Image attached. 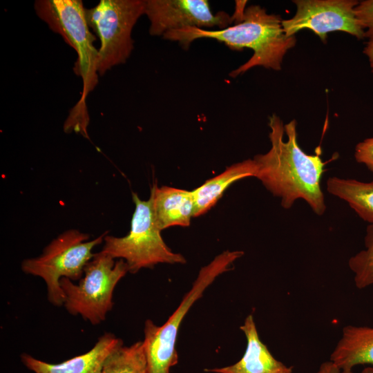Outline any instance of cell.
I'll use <instances>...</instances> for the list:
<instances>
[{
  "label": "cell",
  "instance_id": "obj_1",
  "mask_svg": "<svg viewBox=\"0 0 373 373\" xmlns=\"http://www.w3.org/2000/svg\"><path fill=\"white\" fill-rule=\"evenodd\" d=\"M271 149L254 157L255 178L289 209L298 199L304 200L312 211L322 216L326 210L321 181L326 163L321 156L309 155L297 141L296 121L285 125L276 114L269 118Z\"/></svg>",
  "mask_w": 373,
  "mask_h": 373
},
{
  "label": "cell",
  "instance_id": "obj_2",
  "mask_svg": "<svg viewBox=\"0 0 373 373\" xmlns=\"http://www.w3.org/2000/svg\"><path fill=\"white\" fill-rule=\"evenodd\" d=\"M280 15L268 14L265 8L252 5L245 9L240 20L235 25L219 30H207L186 27L169 31L163 35L167 40L178 42L188 49L195 39L209 38L223 42L229 48H251V57L229 73L236 77L255 66L280 70L287 52L296 44L295 36L285 35Z\"/></svg>",
  "mask_w": 373,
  "mask_h": 373
},
{
  "label": "cell",
  "instance_id": "obj_3",
  "mask_svg": "<svg viewBox=\"0 0 373 373\" xmlns=\"http://www.w3.org/2000/svg\"><path fill=\"white\" fill-rule=\"evenodd\" d=\"M34 8L37 15L77 54L74 71L82 77L83 89L79 101L65 122L64 131H74L87 137L89 118L86 101L97 86L99 75L98 49L93 44L96 37L89 30L86 9L80 0H37Z\"/></svg>",
  "mask_w": 373,
  "mask_h": 373
},
{
  "label": "cell",
  "instance_id": "obj_4",
  "mask_svg": "<svg viewBox=\"0 0 373 373\" xmlns=\"http://www.w3.org/2000/svg\"><path fill=\"white\" fill-rule=\"evenodd\" d=\"M243 254L242 251H226L202 267L191 288L162 326H157L150 319L146 320L142 343L146 373H171V367L178 363L176 341L184 318L206 289L220 274L229 271L233 262Z\"/></svg>",
  "mask_w": 373,
  "mask_h": 373
},
{
  "label": "cell",
  "instance_id": "obj_5",
  "mask_svg": "<svg viewBox=\"0 0 373 373\" xmlns=\"http://www.w3.org/2000/svg\"><path fill=\"white\" fill-rule=\"evenodd\" d=\"M107 231L88 240L89 235L76 229L67 230L52 240L36 258L25 259L22 271L44 280L49 302L55 306L64 304L65 296L60 280H79L88 262L93 258L94 247L100 245Z\"/></svg>",
  "mask_w": 373,
  "mask_h": 373
},
{
  "label": "cell",
  "instance_id": "obj_6",
  "mask_svg": "<svg viewBox=\"0 0 373 373\" xmlns=\"http://www.w3.org/2000/svg\"><path fill=\"white\" fill-rule=\"evenodd\" d=\"M132 195L135 208L129 233L124 237L106 234L101 252L114 259L124 260L132 274L160 263L185 264V258L173 252L162 239L155 220L151 198L142 200L137 193L133 192Z\"/></svg>",
  "mask_w": 373,
  "mask_h": 373
},
{
  "label": "cell",
  "instance_id": "obj_7",
  "mask_svg": "<svg viewBox=\"0 0 373 373\" xmlns=\"http://www.w3.org/2000/svg\"><path fill=\"white\" fill-rule=\"evenodd\" d=\"M128 271L124 260L115 262L101 251L95 254L77 285L67 278L60 280L66 310L72 315H80L93 325L104 321L113 308L115 286Z\"/></svg>",
  "mask_w": 373,
  "mask_h": 373
},
{
  "label": "cell",
  "instance_id": "obj_8",
  "mask_svg": "<svg viewBox=\"0 0 373 373\" xmlns=\"http://www.w3.org/2000/svg\"><path fill=\"white\" fill-rule=\"evenodd\" d=\"M144 11V0H101L95 7L86 9L88 24L100 41L99 75L128 59L133 49L132 30Z\"/></svg>",
  "mask_w": 373,
  "mask_h": 373
},
{
  "label": "cell",
  "instance_id": "obj_9",
  "mask_svg": "<svg viewBox=\"0 0 373 373\" xmlns=\"http://www.w3.org/2000/svg\"><path fill=\"white\" fill-rule=\"evenodd\" d=\"M294 16L283 19L285 35L294 36L302 29L312 30L325 42L329 32L343 31L358 39L365 37L364 30L358 21L354 8L358 1L354 0H295Z\"/></svg>",
  "mask_w": 373,
  "mask_h": 373
},
{
  "label": "cell",
  "instance_id": "obj_10",
  "mask_svg": "<svg viewBox=\"0 0 373 373\" xmlns=\"http://www.w3.org/2000/svg\"><path fill=\"white\" fill-rule=\"evenodd\" d=\"M144 15L149 19L152 36L163 37L169 31L186 27L224 29L233 21L224 12L213 14L207 0H145Z\"/></svg>",
  "mask_w": 373,
  "mask_h": 373
},
{
  "label": "cell",
  "instance_id": "obj_11",
  "mask_svg": "<svg viewBox=\"0 0 373 373\" xmlns=\"http://www.w3.org/2000/svg\"><path fill=\"white\" fill-rule=\"evenodd\" d=\"M122 344L120 338L107 332L101 336L87 352L59 363H49L27 353L21 355V360L35 373H101L107 358Z\"/></svg>",
  "mask_w": 373,
  "mask_h": 373
},
{
  "label": "cell",
  "instance_id": "obj_12",
  "mask_svg": "<svg viewBox=\"0 0 373 373\" xmlns=\"http://www.w3.org/2000/svg\"><path fill=\"white\" fill-rule=\"evenodd\" d=\"M240 329L247 339L242 357L236 363L222 367L206 369L213 373H292L293 367L277 360L261 341L252 314L247 316Z\"/></svg>",
  "mask_w": 373,
  "mask_h": 373
},
{
  "label": "cell",
  "instance_id": "obj_13",
  "mask_svg": "<svg viewBox=\"0 0 373 373\" xmlns=\"http://www.w3.org/2000/svg\"><path fill=\"white\" fill-rule=\"evenodd\" d=\"M152 199L155 220L162 231L173 226L188 227L193 217L194 199L192 191L154 184Z\"/></svg>",
  "mask_w": 373,
  "mask_h": 373
},
{
  "label": "cell",
  "instance_id": "obj_14",
  "mask_svg": "<svg viewBox=\"0 0 373 373\" xmlns=\"http://www.w3.org/2000/svg\"><path fill=\"white\" fill-rule=\"evenodd\" d=\"M329 361L341 373H352L358 365H373V327L345 326Z\"/></svg>",
  "mask_w": 373,
  "mask_h": 373
},
{
  "label": "cell",
  "instance_id": "obj_15",
  "mask_svg": "<svg viewBox=\"0 0 373 373\" xmlns=\"http://www.w3.org/2000/svg\"><path fill=\"white\" fill-rule=\"evenodd\" d=\"M256 166L253 159L233 164L222 173L207 180L192 191L194 199L193 217L204 214L221 198L233 182L247 177H255Z\"/></svg>",
  "mask_w": 373,
  "mask_h": 373
},
{
  "label": "cell",
  "instance_id": "obj_16",
  "mask_svg": "<svg viewBox=\"0 0 373 373\" xmlns=\"http://www.w3.org/2000/svg\"><path fill=\"white\" fill-rule=\"evenodd\" d=\"M327 191L347 202L361 219L373 224V181L331 177L327 181Z\"/></svg>",
  "mask_w": 373,
  "mask_h": 373
},
{
  "label": "cell",
  "instance_id": "obj_17",
  "mask_svg": "<svg viewBox=\"0 0 373 373\" xmlns=\"http://www.w3.org/2000/svg\"><path fill=\"white\" fill-rule=\"evenodd\" d=\"M101 373H146L142 341L117 347L106 360Z\"/></svg>",
  "mask_w": 373,
  "mask_h": 373
},
{
  "label": "cell",
  "instance_id": "obj_18",
  "mask_svg": "<svg viewBox=\"0 0 373 373\" xmlns=\"http://www.w3.org/2000/svg\"><path fill=\"white\" fill-rule=\"evenodd\" d=\"M365 249L352 256L348 260V266L354 273L355 285L358 289H364L373 285V224L366 228L364 238Z\"/></svg>",
  "mask_w": 373,
  "mask_h": 373
},
{
  "label": "cell",
  "instance_id": "obj_19",
  "mask_svg": "<svg viewBox=\"0 0 373 373\" xmlns=\"http://www.w3.org/2000/svg\"><path fill=\"white\" fill-rule=\"evenodd\" d=\"M358 21L364 30L365 37L373 39V0L358 2L354 8Z\"/></svg>",
  "mask_w": 373,
  "mask_h": 373
},
{
  "label": "cell",
  "instance_id": "obj_20",
  "mask_svg": "<svg viewBox=\"0 0 373 373\" xmlns=\"http://www.w3.org/2000/svg\"><path fill=\"white\" fill-rule=\"evenodd\" d=\"M354 157L358 163L365 164L373 173V137L356 144Z\"/></svg>",
  "mask_w": 373,
  "mask_h": 373
},
{
  "label": "cell",
  "instance_id": "obj_21",
  "mask_svg": "<svg viewBox=\"0 0 373 373\" xmlns=\"http://www.w3.org/2000/svg\"><path fill=\"white\" fill-rule=\"evenodd\" d=\"M315 373H341V370L332 361H328L321 363ZM361 373H373V367L364 368Z\"/></svg>",
  "mask_w": 373,
  "mask_h": 373
},
{
  "label": "cell",
  "instance_id": "obj_22",
  "mask_svg": "<svg viewBox=\"0 0 373 373\" xmlns=\"http://www.w3.org/2000/svg\"><path fill=\"white\" fill-rule=\"evenodd\" d=\"M363 52L367 55L368 57L370 68L372 69V72L373 73V39L370 40L363 50Z\"/></svg>",
  "mask_w": 373,
  "mask_h": 373
}]
</instances>
